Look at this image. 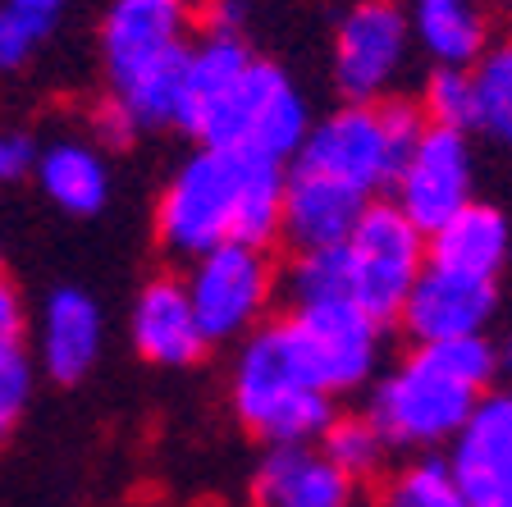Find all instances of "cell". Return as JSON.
<instances>
[{"label": "cell", "instance_id": "obj_1", "mask_svg": "<svg viewBox=\"0 0 512 507\" xmlns=\"http://www.w3.org/2000/svg\"><path fill=\"white\" fill-rule=\"evenodd\" d=\"M284 220V165L243 151L202 147L165 183L156 206L160 243L179 256H206L220 243L266 247Z\"/></svg>", "mask_w": 512, "mask_h": 507}, {"label": "cell", "instance_id": "obj_2", "mask_svg": "<svg viewBox=\"0 0 512 507\" xmlns=\"http://www.w3.org/2000/svg\"><path fill=\"white\" fill-rule=\"evenodd\" d=\"M499 375V352L485 334L416 343V352L375 384L371 425L389 448H435L467 425Z\"/></svg>", "mask_w": 512, "mask_h": 507}, {"label": "cell", "instance_id": "obj_3", "mask_svg": "<svg viewBox=\"0 0 512 507\" xmlns=\"http://www.w3.org/2000/svg\"><path fill=\"white\" fill-rule=\"evenodd\" d=\"M188 0H110L101 19V60L110 101L138 133L174 124L183 64H188Z\"/></svg>", "mask_w": 512, "mask_h": 507}, {"label": "cell", "instance_id": "obj_4", "mask_svg": "<svg viewBox=\"0 0 512 507\" xmlns=\"http://www.w3.org/2000/svg\"><path fill=\"white\" fill-rule=\"evenodd\" d=\"M421 128H426L421 106H403V101H348L330 119L307 128V138L293 151L288 169L334 183V188L352 192L357 201L371 206V201H380V192L394 188L398 169L412 156Z\"/></svg>", "mask_w": 512, "mask_h": 507}, {"label": "cell", "instance_id": "obj_5", "mask_svg": "<svg viewBox=\"0 0 512 507\" xmlns=\"http://www.w3.org/2000/svg\"><path fill=\"white\" fill-rule=\"evenodd\" d=\"M229 398H234V416L243 421V430L252 439H266L270 448L316 444L325 425L334 421L330 393L311 375L288 320L261 325L243 343Z\"/></svg>", "mask_w": 512, "mask_h": 507}, {"label": "cell", "instance_id": "obj_6", "mask_svg": "<svg viewBox=\"0 0 512 507\" xmlns=\"http://www.w3.org/2000/svg\"><path fill=\"white\" fill-rule=\"evenodd\" d=\"M307 128V101L293 87V78L279 64L252 55V64L229 87V96L202 124L197 142L220 151H243V156L270 160V165H288L307 138Z\"/></svg>", "mask_w": 512, "mask_h": 507}, {"label": "cell", "instance_id": "obj_7", "mask_svg": "<svg viewBox=\"0 0 512 507\" xmlns=\"http://www.w3.org/2000/svg\"><path fill=\"white\" fill-rule=\"evenodd\" d=\"M339 247L348 261V302L380 325L394 320L426 270V233L394 201H371Z\"/></svg>", "mask_w": 512, "mask_h": 507}, {"label": "cell", "instance_id": "obj_8", "mask_svg": "<svg viewBox=\"0 0 512 507\" xmlns=\"http://www.w3.org/2000/svg\"><path fill=\"white\" fill-rule=\"evenodd\" d=\"M183 288H188L192 316L202 325L206 343H229L261 320L275 275H270L266 247L220 243L192 261V275L183 279Z\"/></svg>", "mask_w": 512, "mask_h": 507}, {"label": "cell", "instance_id": "obj_9", "mask_svg": "<svg viewBox=\"0 0 512 507\" xmlns=\"http://www.w3.org/2000/svg\"><path fill=\"white\" fill-rule=\"evenodd\" d=\"M288 329H293L311 375L330 398L366 384L375 375V366H380V320H371L352 302L293 307Z\"/></svg>", "mask_w": 512, "mask_h": 507}, {"label": "cell", "instance_id": "obj_10", "mask_svg": "<svg viewBox=\"0 0 512 507\" xmlns=\"http://www.w3.org/2000/svg\"><path fill=\"white\" fill-rule=\"evenodd\" d=\"M407 55V14L394 0H357L334 32V87L348 101H380Z\"/></svg>", "mask_w": 512, "mask_h": 507}, {"label": "cell", "instance_id": "obj_11", "mask_svg": "<svg viewBox=\"0 0 512 507\" xmlns=\"http://www.w3.org/2000/svg\"><path fill=\"white\" fill-rule=\"evenodd\" d=\"M471 201V147L467 133L453 128H421L412 156L394 179V206L421 233H435L444 220Z\"/></svg>", "mask_w": 512, "mask_h": 507}, {"label": "cell", "instance_id": "obj_12", "mask_svg": "<svg viewBox=\"0 0 512 507\" xmlns=\"http://www.w3.org/2000/svg\"><path fill=\"white\" fill-rule=\"evenodd\" d=\"M448 471L467 507H512V393H485L453 434Z\"/></svg>", "mask_w": 512, "mask_h": 507}, {"label": "cell", "instance_id": "obj_13", "mask_svg": "<svg viewBox=\"0 0 512 507\" xmlns=\"http://www.w3.org/2000/svg\"><path fill=\"white\" fill-rule=\"evenodd\" d=\"M494 302H499L494 279L453 275V270H439V265L426 261L398 320H403V329L416 343H444V338L480 334L494 316Z\"/></svg>", "mask_w": 512, "mask_h": 507}, {"label": "cell", "instance_id": "obj_14", "mask_svg": "<svg viewBox=\"0 0 512 507\" xmlns=\"http://www.w3.org/2000/svg\"><path fill=\"white\" fill-rule=\"evenodd\" d=\"M128 334H133L138 357L151 366H192L206 352L202 325L192 316L183 279H151L133 302Z\"/></svg>", "mask_w": 512, "mask_h": 507}, {"label": "cell", "instance_id": "obj_15", "mask_svg": "<svg viewBox=\"0 0 512 507\" xmlns=\"http://www.w3.org/2000/svg\"><path fill=\"white\" fill-rule=\"evenodd\" d=\"M352 489L316 444L270 448L256 471V507H352Z\"/></svg>", "mask_w": 512, "mask_h": 507}, {"label": "cell", "instance_id": "obj_16", "mask_svg": "<svg viewBox=\"0 0 512 507\" xmlns=\"http://www.w3.org/2000/svg\"><path fill=\"white\" fill-rule=\"evenodd\" d=\"M508 220L485 201H467L453 220H444L435 233H426V261L453 275L499 279L508 261Z\"/></svg>", "mask_w": 512, "mask_h": 507}, {"label": "cell", "instance_id": "obj_17", "mask_svg": "<svg viewBox=\"0 0 512 507\" xmlns=\"http://www.w3.org/2000/svg\"><path fill=\"white\" fill-rule=\"evenodd\" d=\"M101 307L83 288H55L42 311V366L51 380L78 384L101 352Z\"/></svg>", "mask_w": 512, "mask_h": 507}, {"label": "cell", "instance_id": "obj_18", "mask_svg": "<svg viewBox=\"0 0 512 507\" xmlns=\"http://www.w3.org/2000/svg\"><path fill=\"white\" fill-rule=\"evenodd\" d=\"M252 51H247L243 37H229V32H206V42H197L188 51L183 64V83H179V101H174V128L183 133H202V124L211 119V110L220 106L229 87L238 83Z\"/></svg>", "mask_w": 512, "mask_h": 507}, {"label": "cell", "instance_id": "obj_19", "mask_svg": "<svg viewBox=\"0 0 512 507\" xmlns=\"http://www.w3.org/2000/svg\"><path fill=\"white\" fill-rule=\"evenodd\" d=\"M412 32L435 64L471 69L490 51V19L480 10V0H416Z\"/></svg>", "mask_w": 512, "mask_h": 507}, {"label": "cell", "instance_id": "obj_20", "mask_svg": "<svg viewBox=\"0 0 512 507\" xmlns=\"http://www.w3.org/2000/svg\"><path fill=\"white\" fill-rule=\"evenodd\" d=\"M42 192L69 215H96L110 197V174L106 160L96 156L87 142H51L46 151H37V165H32Z\"/></svg>", "mask_w": 512, "mask_h": 507}, {"label": "cell", "instance_id": "obj_21", "mask_svg": "<svg viewBox=\"0 0 512 507\" xmlns=\"http://www.w3.org/2000/svg\"><path fill=\"white\" fill-rule=\"evenodd\" d=\"M316 448L339 466L352 485L366 480V476H375V471L384 466V453H389V444L380 439V430L371 425V416H334V421L325 425V434L316 439Z\"/></svg>", "mask_w": 512, "mask_h": 507}, {"label": "cell", "instance_id": "obj_22", "mask_svg": "<svg viewBox=\"0 0 512 507\" xmlns=\"http://www.w3.org/2000/svg\"><path fill=\"white\" fill-rule=\"evenodd\" d=\"M471 83H476V128L494 138L512 142V42L490 46L471 64Z\"/></svg>", "mask_w": 512, "mask_h": 507}, {"label": "cell", "instance_id": "obj_23", "mask_svg": "<svg viewBox=\"0 0 512 507\" xmlns=\"http://www.w3.org/2000/svg\"><path fill=\"white\" fill-rule=\"evenodd\" d=\"M421 119L430 128H453V133H471L476 128V83L471 69L458 64H435V74L426 78L421 92Z\"/></svg>", "mask_w": 512, "mask_h": 507}, {"label": "cell", "instance_id": "obj_24", "mask_svg": "<svg viewBox=\"0 0 512 507\" xmlns=\"http://www.w3.org/2000/svg\"><path fill=\"white\" fill-rule=\"evenodd\" d=\"M288 293L293 307H311V302H348V261L343 247H311L298 252L293 270H288Z\"/></svg>", "mask_w": 512, "mask_h": 507}, {"label": "cell", "instance_id": "obj_25", "mask_svg": "<svg viewBox=\"0 0 512 507\" xmlns=\"http://www.w3.org/2000/svg\"><path fill=\"white\" fill-rule=\"evenodd\" d=\"M384 507H467L444 457H421L389 485Z\"/></svg>", "mask_w": 512, "mask_h": 507}, {"label": "cell", "instance_id": "obj_26", "mask_svg": "<svg viewBox=\"0 0 512 507\" xmlns=\"http://www.w3.org/2000/svg\"><path fill=\"white\" fill-rule=\"evenodd\" d=\"M28 393H32V366L23 361V352H5L0 357V444L19 425L23 407H28Z\"/></svg>", "mask_w": 512, "mask_h": 507}, {"label": "cell", "instance_id": "obj_27", "mask_svg": "<svg viewBox=\"0 0 512 507\" xmlns=\"http://www.w3.org/2000/svg\"><path fill=\"white\" fill-rule=\"evenodd\" d=\"M46 42V28H37L32 19L14 14L10 5H0V74H14L37 55V46Z\"/></svg>", "mask_w": 512, "mask_h": 507}, {"label": "cell", "instance_id": "obj_28", "mask_svg": "<svg viewBox=\"0 0 512 507\" xmlns=\"http://www.w3.org/2000/svg\"><path fill=\"white\" fill-rule=\"evenodd\" d=\"M37 165V142L28 133L0 128V183H19L23 174H32Z\"/></svg>", "mask_w": 512, "mask_h": 507}, {"label": "cell", "instance_id": "obj_29", "mask_svg": "<svg viewBox=\"0 0 512 507\" xmlns=\"http://www.w3.org/2000/svg\"><path fill=\"white\" fill-rule=\"evenodd\" d=\"M19 343H23V302L10 279H0V357L19 352Z\"/></svg>", "mask_w": 512, "mask_h": 507}, {"label": "cell", "instance_id": "obj_30", "mask_svg": "<svg viewBox=\"0 0 512 507\" xmlns=\"http://www.w3.org/2000/svg\"><path fill=\"white\" fill-rule=\"evenodd\" d=\"M0 5H10L14 14H23V19H32L37 28L51 32L55 19L64 14V0H0Z\"/></svg>", "mask_w": 512, "mask_h": 507}, {"label": "cell", "instance_id": "obj_31", "mask_svg": "<svg viewBox=\"0 0 512 507\" xmlns=\"http://www.w3.org/2000/svg\"><path fill=\"white\" fill-rule=\"evenodd\" d=\"M494 352H499V370H503V375H508V380H512V334L503 338V348H494Z\"/></svg>", "mask_w": 512, "mask_h": 507}]
</instances>
